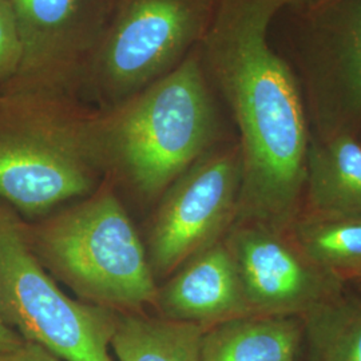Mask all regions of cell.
Listing matches in <instances>:
<instances>
[{"label": "cell", "mask_w": 361, "mask_h": 361, "mask_svg": "<svg viewBox=\"0 0 361 361\" xmlns=\"http://www.w3.org/2000/svg\"><path fill=\"white\" fill-rule=\"evenodd\" d=\"M280 15L310 134L361 137V0H293Z\"/></svg>", "instance_id": "7"}, {"label": "cell", "mask_w": 361, "mask_h": 361, "mask_svg": "<svg viewBox=\"0 0 361 361\" xmlns=\"http://www.w3.org/2000/svg\"><path fill=\"white\" fill-rule=\"evenodd\" d=\"M293 0H219L201 65L238 131L243 180L234 221L286 231L302 205L310 128L298 80L271 44Z\"/></svg>", "instance_id": "1"}, {"label": "cell", "mask_w": 361, "mask_h": 361, "mask_svg": "<svg viewBox=\"0 0 361 361\" xmlns=\"http://www.w3.org/2000/svg\"><path fill=\"white\" fill-rule=\"evenodd\" d=\"M0 361H63L38 344L25 341L19 348L0 353Z\"/></svg>", "instance_id": "18"}, {"label": "cell", "mask_w": 361, "mask_h": 361, "mask_svg": "<svg viewBox=\"0 0 361 361\" xmlns=\"http://www.w3.org/2000/svg\"><path fill=\"white\" fill-rule=\"evenodd\" d=\"M286 233L317 268L345 284L361 277V216L300 213Z\"/></svg>", "instance_id": "14"}, {"label": "cell", "mask_w": 361, "mask_h": 361, "mask_svg": "<svg viewBox=\"0 0 361 361\" xmlns=\"http://www.w3.org/2000/svg\"><path fill=\"white\" fill-rule=\"evenodd\" d=\"M111 3L113 0H13L20 62L16 74L0 91H42L82 99Z\"/></svg>", "instance_id": "9"}, {"label": "cell", "mask_w": 361, "mask_h": 361, "mask_svg": "<svg viewBox=\"0 0 361 361\" xmlns=\"http://www.w3.org/2000/svg\"><path fill=\"white\" fill-rule=\"evenodd\" d=\"M106 178L99 109L42 91H0V201L35 221Z\"/></svg>", "instance_id": "2"}, {"label": "cell", "mask_w": 361, "mask_h": 361, "mask_svg": "<svg viewBox=\"0 0 361 361\" xmlns=\"http://www.w3.org/2000/svg\"><path fill=\"white\" fill-rule=\"evenodd\" d=\"M360 138H361V137H360Z\"/></svg>", "instance_id": "21"}, {"label": "cell", "mask_w": 361, "mask_h": 361, "mask_svg": "<svg viewBox=\"0 0 361 361\" xmlns=\"http://www.w3.org/2000/svg\"><path fill=\"white\" fill-rule=\"evenodd\" d=\"M301 322V361H361V295L349 285Z\"/></svg>", "instance_id": "16"}, {"label": "cell", "mask_w": 361, "mask_h": 361, "mask_svg": "<svg viewBox=\"0 0 361 361\" xmlns=\"http://www.w3.org/2000/svg\"><path fill=\"white\" fill-rule=\"evenodd\" d=\"M229 137L198 47L168 75L101 110L107 178L145 200L161 197L198 158Z\"/></svg>", "instance_id": "3"}, {"label": "cell", "mask_w": 361, "mask_h": 361, "mask_svg": "<svg viewBox=\"0 0 361 361\" xmlns=\"http://www.w3.org/2000/svg\"><path fill=\"white\" fill-rule=\"evenodd\" d=\"M25 340L0 320V353L19 348Z\"/></svg>", "instance_id": "19"}, {"label": "cell", "mask_w": 361, "mask_h": 361, "mask_svg": "<svg viewBox=\"0 0 361 361\" xmlns=\"http://www.w3.org/2000/svg\"><path fill=\"white\" fill-rule=\"evenodd\" d=\"M20 38L13 0H0V89L18 71L20 62Z\"/></svg>", "instance_id": "17"}, {"label": "cell", "mask_w": 361, "mask_h": 361, "mask_svg": "<svg viewBox=\"0 0 361 361\" xmlns=\"http://www.w3.org/2000/svg\"><path fill=\"white\" fill-rule=\"evenodd\" d=\"M224 241L253 314L302 317L348 286L312 264L286 231L234 221Z\"/></svg>", "instance_id": "10"}, {"label": "cell", "mask_w": 361, "mask_h": 361, "mask_svg": "<svg viewBox=\"0 0 361 361\" xmlns=\"http://www.w3.org/2000/svg\"><path fill=\"white\" fill-rule=\"evenodd\" d=\"M219 0H113L82 99L109 109L168 75L195 50Z\"/></svg>", "instance_id": "6"}, {"label": "cell", "mask_w": 361, "mask_h": 361, "mask_svg": "<svg viewBox=\"0 0 361 361\" xmlns=\"http://www.w3.org/2000/svg\"><path fill=\"white\" fill-rule=\"evenodd\" d=\"M119 314L66 295L34 255L25 219L0 201V320L63 361H114Z\"/></svg>", "instance_id": "5"}, {"label": "cell", "mask_w": 361, "mask_h": 361, "mask_svg": "<svg viewBox=\"0 0 361 361\" xmlns=\"http://www.w3.org/2000/svg\"><path fill=\"white\" fill-rule=\"evenodd\" d=\"M27 241L40 264L80 301L145 313L158 286L143 246L110 178L97 190L35 219H25Z\"/></svg>", "instance_id": "4"}, {"label": "cell", "mask_w": 361, "mask_h": 361, "mask_svg": "<svg viewBox=\"0 0 361 361\" xmlns=\"http://www.w3.org/2000/svg\"><path fill=\"white\" fill-rule=\"evenodd\" d=\"M300 213L361 216L360 137L310 134Z\"/></svg>", "instance_id": "12"}, {"label": "cell", "mask_w": 361, "mask_h": 361, "mask_svg": "<svg viewBox=\"0 0 361 361\" xmlns=\"http://www.w3.org/2000/svg\"><path fill=\"white\" fill-rule=\"evenodd\" d=\"M349 286H350V288H353L355 290H357V292L361 295V277L360 279H357L356 281H353L352 284H349Z\"/></svg>", "instance_id": "20"}, {"label": "cell", "mask_w": 361, "mask_h": 361, "mask_svg": "<svg viewBox=\"0 0 361 361\" xmlns=\"http://www.w3.org/2000/svg\"><path fill=\"white\" fill-rule=\"evenodd\" d=\"M158 316L210 328L253 314L224 238L186 261L158 288Z\"/></svg>", "instance_id": "11"}, {"label": "cell", "mask_w": 361, "mask_h": 361, "mask_svg": "<svg viewBox=\"0 0 361 361\" xmlns=\"http://www.w3.org/2000/svg\"><path fill=\"white\" fill-rule=\"evenodd\" d=\"M241 180V150L237 137L231 135L169 186L147 241L155 279L171 276L225 237L237 216Z\"/></svg>", "instance_id": "8"}, {"label": "cell", "mask_w": 361, "mask_h": 361, "mask_svg": "<svg viewBox=\"0 0 361 361\" xmlns=\"http://www.w3.org/2000/svg\"><path fill=\"white\" fill-rule=\"evenodd\" d=\"M302 322L250 314L205 329L200 361H301Z\"/></svg>", "instance_id": "13"}, {"label": "cell", "mask_w": 361, "mask_h": 361, "mask_svg": "<svg viewBox=\"0 0 361 361\" xmlns=\"http://www.w3.org/2000/svg\"><path fill=\"white\" fill-rule=\"evenodd\" d=\"M205 328L146 313H121L110 347L118 361H200Z\"/></svg>", "instance_id": "15"}]
</instances>
